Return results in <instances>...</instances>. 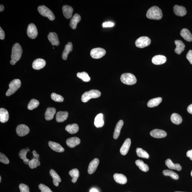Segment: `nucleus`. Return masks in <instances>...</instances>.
<instances>
[{"instance_id": "nucleus-1", "label": "nucleus", "mask_w": 192, "mask_h": 192, "mask_svg": "<svg viewBox=\"0 0 192 192\" xmlns=\"http://www.w3.org/2000/svg\"><path fill=\"white\" fill-rule=\"evenodd\" d=\"M23 50L21 47L18 43L15 44L13 46L12 53L11 55V60L10 63L14 65L19 61L21 56Z\"/></svg>"}, {"instance_id": "nucleus-2", "label": "nucleus", "mask_w": 192, "mask_h": 192, "mask_svg": "<svg viewBox=\"0 0 192 192\" xmlns=\"http://www.w3.org/2000/svg\"><path fill=\"white\" fill-rule=\"evenodd\" d=\"M146 17L150 19L160 20L163 17L162 11L158 6H152L147 11Z\"/></svg>"}, {"instance_id": "nucleus-3", "label": "nucleus", "mask_w": 192, "mask_h": 192, "mask_svg": "<svg viewBox=\"0 0 192 192\" xmlns=\"http://www.w3.org/2000/svg\"><path fill=\"white\" fill-rule=\"evenodd\" d=\"M101 95V92L97 90H91L86 91L83 94L81 98L82 101L83 102H86L92 98L99 97Z\"/></svg>"}, {"instance_id": "nucleus-4", "label": "nucleus", "mask_w": 192, "mask_h": 192, "mask_svg": "<svg viewBox=\"0 0 192 192\" xmlns=\"http://www.w3.org/2000/svg\"><path fill=\"white\" fill-rule=\"evenodd\" d=\"M120 79L123 83L128 85H132L137 82L135 76L130 73L123 74L121 76Z\"/></svg>"}, {"instance_id": "nucleus-5", "label": "nucleus", "mask_w": 192, "mask_h": 192, "mask_svg": "<svg viewBox=\"0 0 192 192\" xmlns=\"http://www.w3.org/2000/svg\"><path fill=\"white\" fill-rule=\"evenodd\" d=\"M21 86V80L15 79L12 80L9 84V89L6 93L7 96H10L14 93Z\"/></svg>"}, {"instance_id": "nucleus-6", "label": "nucleus", "mask_w": 192, "mask_h": 192, "mask_svg": "<svg viewBox=\"0 0 192 192\" xmlns=\"http://www.w3.org/2000/svg\"><path fill=\"white\" fill-rule=\"evenodd\" d=\"M38 11L42 16L47 17L51 21H54L55 16L54 14L50 9L44 6H39Z\"/></svg>"}, {"instance_id": "nucleus-7", "label": "nucleus", "mask_w": 192, "mask_h": 192, "mask_svg": "<svg viewBox=\"0 0 192 192\" xmlns=\"http://www.w3.org/2000/svg\"><path fill=\"white\" fill-rule=\"evenodd\" d=\"M151 40L148 37L142 36L139 38L135 42L136 46L140 48H144L150 45Z\"/></svg>"}, {"instance_id": "nucleus-8", "label": "nucleus", "mask_w": 192, "mask_h": 192, "mask_svg": "<svg viewBox=\"0 0 192 192\" xmlns=\"http://www.w3.org/2000/svg\"><path fill=\"white\" fill-rule=\"evenodd\" d=\"M106 51L101 48H96L93 49L90 51V55L93 59H99L104 56L106 54Z\"/></svg>"}, {"instance_id": "nucleus-9", "label": "nucleus", "mask_w": 192, "mask_h": 192, "mask_svg": "<svg viewBox=\"0 0 192 192\" xmlns=\"http://www.w3.org/2000/svg\"><path fill=\"white\" fill-rule=\"evenodd\" d=\"M27 34L30 39H35L38 35L37 30L36 26L34 24H29L27 29Z\"/></svg>"}, {"instance_id": "nucleus-10", "label": "nucleus", "mask_w": 192, "mask_h": 192, "mask_svg": "<svg viewBox=\"0 0 192 192\" xmlns=\"http://www.w3.org/2000/svg\"><path fill=\"white\" fill-rule=\"evenodd\" d=\"M30 132V129L26 125L21 124L19 125L16 129L17 135L20 137H23L28 134Z\"/></svg>"}, {"instance_id": "nucleus-11", "label": "nucleus", "mask_w": 192, "mask_h": 192, "mask_svg": "<svg viewBox=\"0 0 192 192\" xmlns=\"http://www.w3.org/2000/svg\"><path fill=\"white\" fill-rule=\"evenodd\" d=\"M131 144V139L130 138H127L125 140L120 149V153L122 155H126L128 153Z\"/></svg>"}, {"instance_id": "nucleus-12", "label": "nucleus", "mask_w": 192, "mask_h": 192, "mask_svg": "<svg viewBox=\"0 0 192 192\" xmlns=\"http://www.w3.org/2000/svg\"><path fill=\"white\" fill-rule=\"evenodd\" d=\"M99 163V160L98 158H95L91 161L89 164L88 171L90 175L94 173L97 168Z\"/></svg>"}, {"instance_id": "nucleus-13", "label": "nucleus", "mask_w": 192, "mask_h": 192, "mask_svg": "<svg viewBox=\"0 0 192 192\" xmlns=\"http://www.w3.org/2000/svg\"><path fill=\"white\" fill-rule=\"evenodd\" d=\"M150 134L152 137L158 138H164L167 135L166 131L159 129H153L151 132Z\"/></svg>"}, {"instance_id": "nucleus-14", "label": "nucleus", "mask_w": 192, "mask_h": 192, "mask_svg": "<svg viewBox=\"0 0 192 192\" xmlns=\"http://www.w3.org/2000/svg\"><path fill=\"white\" fill-rule=\"evenodd\" d=\"M46 62L45 60L41 59H38L33 62V67L36 70H40L45 66Z\"/></svg>"}, {"instance_id": "nucleus-15", "label": "nucleus", "mask_w": 192, "mask_h": 192, "mask_svg": "<svg viewBox=\"0 0 192 192\" xmlns=\"http://www.w3.org/2000/svg\"><path fill=\"white\" fill-rule=\"evenodd\" d=\"M173 9L174 13L178 16L183 17L186 14V9L183 6L175 5Z\"/></svg>"}, {"instance_id": "nucleus-16", "label": "nucleus", "mask_w": 192, "mask_h": 192, "mask_svg": "<svg viewBox=\"0 0 192 192\" xmlns=\"http://www.w3.org/2000/svg\"><path fill=\"white\" fill-rule=\"evenodd\" d=\"M62 11L66 19H69L72 16L73 10L71 6L67 5H65L62 7Z\"/></svg>"}, {"instance_id": "nucleus-17", "label": "nucleus", "mask_w": 192, "mask_h": 192, "mask_svg": "<svg viewBox=\"0 0 192 192\" xmlns=\"http://www.w3.org/2000/svg\"><path fill=\"white\" fill-rule=\"evenodd\" d=\"M48 38L53 46H57L59 45V38L56 33H50L48 36Z\"/></svg>"}, {"instance_id": "nucleus-18", "label": "nucleus", "mask_w": 192, "mask_h": 192, "mask_svg": "<svg viewBox=\"0 0 192 192\" xmlns=\"http://www.w3.org/2000/svg\"><path fill=\"white\" fill-rule=\"evenodd\" d=\"M113 178L116 182L121 184H125L127 182L126 176L123 174L116 173L113 175Z\"/></svg>"}, {"instance_id": "nucleus-19", "label": "nucleus", "mask_w": 192, "mask_h": 192, "mask_svg": "<svg viewBox=\"0 0 192 192\" xmlns=\"http://www.w3.org/2000/svg\"><path fill=\"white\" fill-rule=\"evenodd\" d=\"M167 61V58L163 55H158L154 56L152 60V63L156 65L164 64Z\"/></svg>"}, {"instance_id": "nucleus-20", "label": "nucleus", "mask_w": 192, "mask_h": 192, "mask_svg": "<svg viewBox=\"0 0 192 192\" xmlns=\"http://www.w3.org/2000/svg\"><path fill=\"white\" fill-rule=\"evenodd\" d=\"M49 147L53 150L58 152H63L64 151V149L60 144L57 143L49 141L48 143Z\"/></svg>"}, {"instance_id": "nucleus-21", "label": "nucleus", "mask_w": 192, "mask_h": 192, "mask_svg": "<svg viewBox=\"0 0 192 192\" xmlns=\"http://www.w3.org/2000/svg\"><path fill=\"white\" fill-rule=\"evenodd\" d=\"M94 124L97 128H102L104 125V115L100 113L96 116L94 120Z\"/></svg>"}, {"instance_id": "nucleus-22", "label": "nucleus", "mask_w": 192, "mask_h": 192, "mask_svg": "<svg viewBox=\"0 0 192 192\" xmlns=\"http://www.w3.org/2000/svg\"><path fill=\"white\" fill-rule=\"evenodd\" d=\"M80 143V140L77 137H73L68 138L66 140V144L70 148H74L79 145Z\"/></svg>"}, {"instance_id": "nucleus-23", "label": "nucleus", "mask_w": 192, "mask_h": 192, "mask_svg": "<svg viewBox=\"0 0 192 192\" xmlns=\"http://www.w3.org/2000/svg\"><path fill=\"white\" fill-rule=\"evenodd\" d=\"M81 17L79 14H75L71 20L70 24V27L73 29H75L77 28V24L81 21Z\"/></svg>"}, {"instance_id": "nucleus-24", "label": "nucleus", "mask_w": 192, "mask_h": 192, "mask_svg": "<svg viewBox=\"0 0 192 192\" xmlns=\"http://www.w3.org/2000/svg\"><path fill=\"white\" fill-rule=\"evenodd\" d=\"M176 46L175 51L176 54L180 55L185 50V45L182 41L176 40L175 42Z\"/></svg>"}, {"instance_id": "nucleus-25", "label": "nucleus", "mask_w": 192, "mask_h": 192, "mask_svg": "<svg viewBox=\"0 0 192 192\" xmlns=\"http://www.w3.org/2000/svg\"><path fill=\"white\" fill-rule=\"evenodd\" d=\"M73 50V44L72 42H69L65 47V48L62 55V59L66 60L67 59L69 53Z\"/></svg>"}, {"instance_id": "nucleus-26", "label": "nucleus", "mask_w": 192, "mask_h": 192, "mask_svg": "<svg viewBox=\"0 0 192 192\" xmlns=\"http://www.w3.org/2000/svg\"><path fill=\"white\" fill-rule=\"evenodd\" d=\"M123 125V121L120 120L116 125L113 135V137L115 139H117L119 137L120 135L121 130Z\"/></svg>"}, {"instance_id": "nucleus-27", "label": "nucleus", "mask_w": 192, "mask_h": 192, "mask_svg": "<svg viewBox=\"0 0 192 192\" xmlns=\"http://www.w3.org/2000/svg\"><path fill=\"white\" fill-rule=\"evenodd\" d=\"M68 116V113L67 111H59L56 114V121L58 122H63L67 119Z\"/></svg>"}, {"instance_id": "nucleus-28", "label": "nucleus", "mask_w": 192, "mask_h": 192, "mask_svg": "<svg viewBox=\"0 0 192 192\" xmlns=\"http://www.w3.org/2000/svg\"><path fill=\"white\" fill-rule=\"evenodd\" d=\"M50 173L53 178V184L55 186H59V183L61 182V178L54 170L51 169Z\"/></svg>"}, {"instance_id": "nucleus-29", "label": "nucleus", "mask_w": 192, "mask_h": 192, "mask_svg": "<svg viewBox=\"0 0 192 192\" xmlns=\"http://www.w3.org/2000/svg\"><path fill=\"white\" fill-rule=\"evenodd\" d=\"M56 112V109L54 108L49 107L47 109L45 113V118L46 120H52Z\"/></svg>"}, {"instance_id": "nucleus-30", "label": "nucleus", "mask_w": 192, "mask_h": 192, "mask_svg": "<svg viewBox=\"0 0 192 192\" xmlns=\"http://www.w3.org/2000/svg\"><path fill=\"white\" fill-rule=\"evenodd\" d=\"M165 164L169 168L171 169L180 171L182 169V167L179 164L174 163L171 159H168L166 160L165 162Z\"/></svg>"}, {"instance_id": "nucleus-31", "label": "nucleus", "mask_w": 192, "mask_h": 192, "mask_svg": "<svg viewBox=\"0 0 192 192\" xmlns=\"http://www.w3.org/2000/svg\"><path fill=\"white\" fill-rule=\"evenodd\" d=\"M180 35L186 41H192V35L189 30L187 29H183L181 31Z\"/></svg>"}, {"instance_id": "nucleus-32", "label": "nucleus", "mask_w": 192, "mask_h": 192, "mask_svg": "<svg viewBox=\"0 0 192 192\" xmlns=\"http://www.w3.org/2000/svg\"><path fill=\"white\" fill-rule=\"evenodd\" d=\"M9 115L8 111L6 109L1 108L0 109V121L5 123L8 121Z\"/></svg>"}, {"instance_id": "nucleus-33", "label": "nucleus", "mask_w": 192, "mask_h": 192, "mask_svg": "<svg viewBox=\"0 0 192 192\" xmlns=\"http://www.w3.org/2000/svg\"><path fill=\"white\" fill-rule=\"evenodd\" d=\"M79 128L77 124H74L67 125L65 128L66 131L72 134L77 133L79 131Z\"/></svg>"}, {"instance_id": "nucleus-34", "label": "nucleus", "mask_w": 192, "mask_h": 192, "mask_svg": "<svg viewBox=\"0 0 192 192\" xmlns=\"http://www.w3.org/2000/svg\"><path fill=\"white\" fill-rule=\"evenodd\" d=\"M162 98L160 97L153 98L149 100L147 103V106L149 108H153L158 106L162 102Z\"/></svg>"}, {"instance_id": "nucleus-35", "label": "nucleus", "mask_w": 192, "mask_h": 192, "mask_svg": "<svg viewBox=\"0 0 192 192\" xmlns=\"http://www.w3.org/2000/svg\"><path fill=\"white\" fill-rule=\"evenodd\" d=\"M135 163L142 171L147 172L149 171V167L148 165L145 164L142 160H137L136 161Z\"/></svg>"}, {"instance_id": "nucleus-36", "label": "nucleus", "mask_w": 192, "mask_h": 192, "mask_svg": "<svg viewBox=\"0 0 192 192\" xmlns=\"http://www.w3.org/2000/svg\"><path fill=\"white\" fill-rule=\"evenodd\" d=\"M171 120L173 124L179 125L182 122V118L181 116L177 113H173L171 115Z\"/></svg>"}, {"instance_id": "nucleus-37", "label": "nucleus", "mask_w": 192, "mask_h": 192, "mask_svg": "<svg viewBox=\"0 0 192 192\" xmlns=\"http://www.w3.org/2000/svg\"><path fill=\"white\" fill-rule=\"evenodd\" d=\"M69 175L72 178V182L73 183H75L79 176V171L77 169L72 170L69 172Z\"/></svg>"}, {"instance_id": "nucleus-38", "label": "nucleus", "mask_w": 192, "mask_h": 192, "mask_svg": "<svg viewBox=\"0 0 192 192\" xmlns=\"http://www.w3.org/2000/svg\"><path fill=\"white\" fill-rule=\"evenodd\" d=\"M163 173L165 176H171L174 179L177 180L179 178L177 173L173 171L169 170H164L163 171Z\"/></svg>"}, {"instance_id": "nucleus-39", "label": "nucleus", "mask_w": 192, "mask_h": 192, "mask_svg": "<svg viewBox=\"0 0 192 192\" xmlns=\"http://www.w3.org/2000/svg\"><path fill=\"white\" fill-rule=\"evenodd\" d=\"M136 152L138 157L146 159H148L149 157L148 154L142 148H138L136 149Z\"/></svg>"}, {"instance_id": "nucleus-40", "label": "nucleus", "mask_w": 192, "mask_h": 192, "mask_svg": "<svg viewBox=\"0 0 192 192\" xmlns=\"http://www.w3.org/2000/svg\"><path fill=\"white\" fill-rule=\"evenodd\" d=\"M28 152L26 150V149H22L19 153L20 158L23 160L24 162L26 164H28L29 162L30 161L26 157V154Z\"/></svg>"}, {"instance_id": "nucleus-41", "label": "nucleus", "mask_w": 192, "mask_h": 192, "mask_svg": "<svg viewBox=\"0 0 192 192\" xmlns=\"http://www.w3.org/2000/svg\"><path fill=\"white\" fill-rule=\"evenodd\" d=\"M77 76L79 79H82L85 82H88L90 80V78L87 73L83 72L81 73H78Z\"/></svg>"}, {"instance_id": "nucleus-42", "label": "nucleus", "mask_w": 192, "mask_h": 192, "mask_svg": "<svg viewBox=\"0 0 192 192\" xmlns=\"http://www.w3.org/2000/svg\"><path fill=\"white\" fill-rule=\"evenodd\" d=\"M28 165L31 169H33L36 168L37 166H39L40 163L38 159L33 158V159L29 161Z\"/></svg>"}, {"instance_id": "nucleus-43", "label": "nucleus", "mask_w": 192, "mask_h": 192, "mask_svg": "<svg viewBox=\"0 0 192 192\" xmlns=\"http://www.w3.org/2000/svg\"><path fill=\"white\" fill-rule=\"evenodd\" d=\"M39 105V102L38 100L35 99H32L29 103L28 108L29 110H33V109L37 108Z\"/></svg>"}, {"instance_id": "nucleus-44", "label": "nucleus", "mask_w": 192, "mask_h": 192, "mask_svg": "<svg viewBox=\"0 0 192 192\" xmlns=\"http://www.w3.org/2000/svg\"><path fill=\"white\" fill-rule=\"evenodd\" d=\"M51 98L53 101L56 102H62L64 100V98L63 97L55 93H53L51 94Z\"/></svg>"}, {"instance_id": "nucleus-45", "label": "nucleus", "mask_w": 192, "mask_h": 192, "mask_svg": "<svg viewBox=\"0 0 192 192\" xmlns=\"http://www.w3.org/2000/svg\"><path fill=\"white\" fill-rule=\"evenodd\" d=\"M39 188L41 192H53L48 187L43 184H40L39 186Z\"/></svg>"}, {"instance_id": "nucleus-46", "label": "nucleus", "mask_w": 192, "mask_h": 192, "mask_svg": "<svg viewBox=\"0 0 192 192\" xmlns=\"http://www.w3.org/2000/svg\"><path fill=\"white\" fill-rule=\"evenodd\" d=\"M21 192H30L29 188L28 185L24 184H20L19 186Z\"/></svg>"}, {"instance_id": "nucleus-47", "label": "nucleus", "mask_w": 192, "mask_h": 192, "mask_svg": "<svg viewBox=\"0 0 192 192\" xmlns=\"http://www.w3.org/2000/svg\"><path fill=\"white\" fill-rule=\"evenodd\" d=\"M0 162L5 164H8L10 163L8 158L6 156L2 153H0Z\"/></svg>"}, {"instance_id": "nucleus-48", "label": "nucleus", "mask_w": 192, "mask_h": 192, "mask_svg": "<svg viewBox=\"0 0 192 192\" xmlns=\"http://www.w3.org/2000/svg\"><path fill=\"white\" fill-rule=\"evenodd\" d=\"M186 58L190 63L192 64V50H190L187 52L186 55Z\"/></svg>"}, {"instance_id": "nucleus-49", "label": "nucleus", "mask_w": 192, "mask_h": 192, "mask_svg": "<svg viewBox=\"0 0 192 192\" xmlns=\"http://www.w3.org/2000/svg\"><path fill=\"white\" fill-rule=\"evenodd\" d=\"M114 25V24L111 22H105L102 24V26L104 28L111 27H113Z\"/></svg>"}, {"instance_id": "nucleus-50", "label": "nucleus", "mask_w": 192, "mask_h": 192, "mask_svg": "<svg viewBox=\"0 0 192 192\" xmlns=\"http://www.w3.org/2000/svg\"><path fill=\"white\" fill-rule=\"evenodd\" d=\"M5 38V33L1 27L0 28V39L1 40H4Z\"/></svg>"}, {"instance_id": "nucleus-51", "label": "nucleus", "mask_w": 192, "mask_h": 192, "mask_svg": "<svg viewBox=\"0 0 192 192\" xmlns=\"http://www.w3.org/2000/svg\"><path fill=\"white\" fill-rule=\"evenodd\" d=\"M186 156L187 157H189L192 160V149L187 152Z\"/></svg>"}, {"instance_id": "nucleus-52", "label": "nucleus", "mask_w": 192, "mask_h": 192, "mask_svg": "<svg viewBox=\"0 0 192 192\" xmlns=\"http://www.w3.org/2000/svg\"><path fill=\"white\" fill-rule=\"evenodd\" d=\"M187 111L189 113L192 114V104L189 105L188 107H187Z\"/></svg>"}, {"instance_id": "nucleus-53", "label": "nucleus", "mask_w": 192, "mask_h": 192, "mask_svg": "<svg viewBox=\"0 0 192 192\" xmlns=\"http://www.w3.org/2000/svg\"><path fill=\"white\" fill-rule=\"evenodd\" d=\"M33 156H34V157L36 158V159H38V158L39 157V154H38L37 152H36V151L34 150L33 151Z\"/></svg>"}, {"instance_id": "nucleus-54", "label": "nucleus", "mask_w": 192, "mask_h": 192, "mask_svg": "<svg viewBox=\"0 0 192 192\" xmlns=\"http://www.w3.org/2000/svg\"><path fill=\"white\" fill-rule=\"evenodd\" d=\"M4 9V6L3 5H2V4H1V6H0V12H2V11H3Z\"/></svg>"}, {"instance_id": "nucleus-55", "label": "nucleus", "mask_w": 192, "mask_h": 192, "mask_svg": "<svg viewBox=\"0 0 192 192\" xmlns=\"http://www.w3.org/2000/svg\"><path fill=\"white\" fill-rule=\"evenodd\" d=\"M90 192H99V191L95 189H92L90 190Z\"/></svg>"}, {"instance_id": "nucleus-56", "label": "nucleus", "mask_w": 192, "mask_h": 192, "mask_svg": "<svg viewBox=\"0 0 192 192\" xmlns=\"http://www.w3.org/2000/svg\"><path fill=\"white\" fill-rule=\"evenodd\" d=\"M1 180H2V178H1V176H0V182H1Z\"/></svg>"}, {"instance_id": "nucleus-57", "label": "nucleus", "mask_w": 192, "mask_h": 192, "mask_svg": "<svg viewBox=\"0 0 192 192\" xmlns=\"http://www.w3.org/2000/svg\"><path fill=\"white\" fill-rule=\"evenodd\" d=\"M191 176H192V171L191 172Z\"/></svg>"}, {"instance_id": "nucleus-58", "label": "nucleus", "mask_w": 192, "mask_h": 192, "mask_svg": "<svg viewBox=\"0 0 192 192\" xmlns=\"http://www.w3.org/2000/svg\"><path fill=\"white\" fill-rule=\"evenodd\" d=\"M175 192H184L175 191Z\"/></svg>"}]
</instances>
